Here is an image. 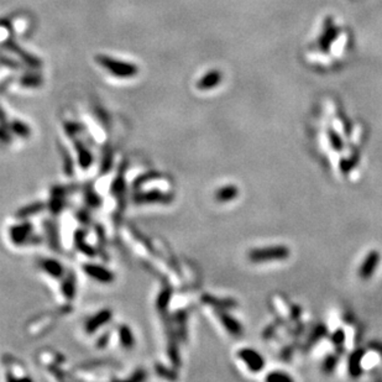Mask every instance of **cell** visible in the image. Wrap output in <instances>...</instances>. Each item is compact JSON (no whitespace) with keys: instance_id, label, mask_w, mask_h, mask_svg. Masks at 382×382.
Segmentation results:
<instances>
[{"instance_id":"cell-1","label":"cell","mask_w":382,"mask_h":382,"mask_svg":"<svg viewBox=\"0 0 382 382\" xmlns=\"http://www.w3.org/2000/svg\"><path fill=\"white\" fill-rule=\"evenodd\" d=\"M95 61L104 69H106L109 73L117 77V78H133L139 73V67L134 65V63L115 60V58L109 57V56L98 55L95 57Z\"/></svg>"},{"instance_id":"cell-2","label":"cell","mask_w":382,"mask_h":382,"mask_svg":"<svg viewBox=\"0 0 382 382\" xmlns=\"http://www.w3.org/2000/svg\"><path fill=\"white\" fill-rule=\"evenodd\" d=\"M290 256V249L286 246H270L253 249L249 252V259L253 263L271 260H285Z\"/></svg>"},{"instance_id":"cell-3","label":"cell","mask_w":382,"mask_h":382,"mask_svg":"<svg viewBox=\"0 0 382 382\" xmlns=\"http://www.w3.org/2000/svg\"><path fill=\"white\" fill-rule=\"evenodd\" d=\"M378 263H380V253H378V251H370L359 270L360 277H361L362 280H368L370 277H372L373 272L377 269Z\"/></svg>"},{"instance_id":"cell-4","label":"cell","mask_w":382,"mask_h":382,"mask_svg":"<svg viewBox=\"0 0 382 382\" xmlns=\"http://www.w3.org/2000/svg\"><path fill=\"white\" fill-rule=\"evenodd\" d=\"M239 357L245 361V364L252 371H260L264 367V359L259 352L251 349H242L239 351Z\"/></svg>"},{"instance_id":"cell-5","label":"cell","mask_w":382,"mask_h":382,"mask_svg":"<svg viewBox=\"0 0 382 382\" xmlns=\"http://www.w3.org/2000/svg\"><path fill=\"white\" fill-rule=\"evenodd\" d=\"M221 79H223V74H221V72L216 71V69H213V71L205 73L204 76L199 79L197 87H198V89L200 90L213 89V88L218 87L219 83L221 82Z\"/></svg>"},{"instance_id":"cell-6","label":"cell","mask_w":382,"mask_h":382,"mask_svg":"<svg viewBox=\"0 0 382 382\" xmlns=\"http://www.w3.org/2000/svg\"><path fill=\"white\" fill-rule=\"evenodd\" d=\"M338 34H339V29L335 28V25L332 23V19H328L327 23H325V28L322 34V37L319 39L320 49H322L323 51H328V49H329V45L336 39Z\"/></svg>"},{"instance_id":"cell-7","label":"cell","mask_w":382,"mask_h":382,"mask_svg":"<svg viewBox=\"0 0 382 382\" xmlns=\"http://www.w3.org/2000/svg\"><path fill=\"white\" fill-rule=\"evenodd\" d=\"M7 45H8V46H7L8 49L12 50L13 52L18 53V55L20 56V57L23 58V60L25 61V62L28 63V65H30V66H33V67H40V66H41V61H40L39 58H36V57H35V56L30 55V53H28V52H25V51H24V50H21L20 47H19L18 45L15 44V42L9 41Z\"/></svg>"},{"instance_id":"cell-8","label":"cell","mask_w":382,"mask_h":382,"mask_svg":"<svg viewBox=\"0 0 382 382\" xmlns=\"http://www.w3.org/2000/svg\"><path fill=\"white\" fill-rule=\"evenodd\" d=\"M237 193H239V191H237L236 187L228 186L216 192V198L220 200V202H226V200H231L235 197H237Z\"/></svg>"},{"instance_id":"cell-9","label":"cell","mask_w":382,"mask_h":382,"mask_svg":"<svg viewBox=\"0 0 382 382\" xmlns=\"http://www.w3.org/2000/svg\"><path fill=\"white\" fill-rule=\"evenodd\" d=\"M220 318L221 320H223L224 325L228 328L229 332H230L231 334H234V335H240V334H241V330H242L241 325H240L236 320L233 319V318L225 313L220 314Z\"/></svg>"},{"instance_id":"cell-10","label":"cell","mask_w":382,"mask_h":382,"mask_svg":"<svg viewBox=\"0 0 382 382\" xmlns=\"http://www.w3.org/2000/svg\"><path fill=\"white\" fill-rule=\"evenodd\" d=\"M362 357V351H356L351 355L350 357V364H349V371L351 373V376H359L360 375V364L359 361Z\"/></svg>"},{"instance_id":"cell-11","label":"cell","mask_w":382,"mask_h":382,"mask_svg":"<svg viewBox=\"0 0 382 382\" xmlns=\"http://www.w3.org/2000/svg\"><path fill=\"white\" fill-rule=\"evenodd\" d=\"M24 87H40L42 83V78L40 74H24L20 79Z\"/></svg>"},{"instance_id":"cell-12","label":"cell","mask_w":382,"mask_h":382,"mask_svg":"<svg viewBox=\"0 0 382 382\" xmlns=\"http://www.w3.org/2000/svg\"><path fill=\"white\" fill-rule=\"evenodd\" d=\"M267 381L270 382H286V381H291L292 378L290 376H287L286 373L280 372V371H274V372L270 373L269 376L266 377Z\"/></svg>"},{"instance_id":"cell-13","label":"cell","mask_w":382,"mask_h":382,"mask_svg":"<svg viewBox=\"0 0 382 382\" xmlns=\"http://www.w3.org/2000/svg\"><path fill=\"white\" fill-rule=\"evenodd\" d=\"M328 134H329V140H330V144H332L333 148L335 150H338V151H340V150L343 149V141H341V139L339 138L338 134L334 133L333 130H329Z\"/></svg>"},{"instance_id":"cell-14","label":"cell","mask_w":382,"mask_h":382,"mask_svg":"<svg viewBox=\"0 0 382 382\" xmlns=\"http://www.w3.org/2000/svg\"><path fill=\"white\" fill-rule=\"evenodd\" d=\"M333 339H334V343H335V344H341V343H343V341H344V333H343V330L339 329L338 332L334 334Z\"/></svg>"},{"instance_id":"cell-15","label":"cell","mask_w":382,"mask_h":382,"mask_svg":"<svg viewBox=\"0 0 382 382\" xmlns=\"http://www.w3.org/2000/svg\"><path fill=\"white\" fill-rule=\"evenodd\" d=\"M336 364V359L333 356H329L327 359V364H325V367L328 368V370H332V368L334 367V365Z\"/></svg>"}]
</instances>
